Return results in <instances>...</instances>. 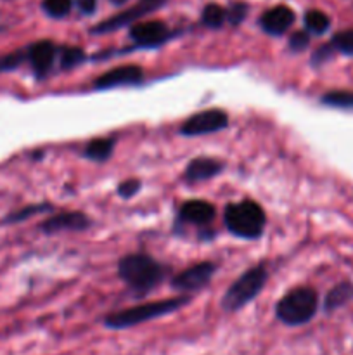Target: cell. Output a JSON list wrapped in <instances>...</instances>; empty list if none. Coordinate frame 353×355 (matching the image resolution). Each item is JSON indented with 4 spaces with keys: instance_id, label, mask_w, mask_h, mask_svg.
I'll return each mask as SVG.
<instances>
[{
    "instance_id": "cell-1",
    "label": "cell",
    "mask_w": 353,
    "mask_h": 355,
    "mask_svg": "<svg viewBox=\"0 0 353 355\" xmlns=\"http://www.w3.org/2000/svg\"><path fill=\"white\" fill-rule=\"evenodd\" d=\"M118 274L121 279L137 293H147L158 286L165 277V269L152 257L144 253L123 257L118 263Z\"/></svg>"
},
{
    "instance_id": "cell-2",
    "label": "cell",
    "mask_w": 353,
    "mask_h": 355,
    "mask_svg": "<svg viewBox=\"0 0 353 355\" xmlns=\"http://www.w3.org/2000/svg\"><path fill=\"white\" fill-rule=\"evenodd\" d=\"M190 302L189 297H175L166 298V300L149 302V304L137 305V307L125 309V311L114 312V314L107 315L106 326L111 329H125L132 328V326L142 324V322L152 321L156 318H163L166 314L179 311V309L185 307Z\"/></svg>"
},
{
    "instance_id": "cell-3",
    "label": "cell",
    "mask_w": 353,
    "mask_h": 355,
    "mask_svg": "<svg viewBox=\"0 0 353 355\" xmlns=\"http://www.w3.org/2000/svg\"><path fill=\"white\" fill-rule=\"evenodd\" d=\"M225 225L232 234L239 238L255 239L260 238L265 229V211L258 203L251 200L239 201V203H230L225 208L224 214Z\"/></svg>"
},
{
    "instance_id": "cell-4",
    "label": "cell",
    "mask_w": 353,
    "mask_h": 355,
    "mask_svg": "<svg viewBox=\"0 0 353 355\" xmlns=\"http://www.w3.org/2000/svg\"><path fill=\"white\" fill-rule=\"evenodd\" d=\"M318 298L311 288H296L279 300L275 314L287 326H300L310 321L317 312Z\"/></svg>"
},
{
    "instance_id": "cell-5",
    "label": "cell",
    "mask_w": 353,
    "mask_h": 355,
    "mask_svg": "<svg viewBox=\"0 0 353 355\" xmlns=\"http://www.w3.org/2000/svg\"><path fill=\"white\" fill-rule=\"evenodd\" d=\"M266 277H269V272H266L265 266H256L246 270L225 291L224 298H221V307L228 312H234L242 309L244 305H248L263 290V286L266 283Z\"/></svg>"
},
{
    "instance_id": "cell-6",
    "label": "cell",
    "mask_w": 353,
    "mask_h": 355,
    "mask_svg": "<svg viewBox=\"0 0 353 355\" xmlns=\"http://www.w3.org/2000/svg\"><path fill=\"white\" fill-rule=\"evenodd\" d=\"M165 2L166 0H138L134 7L116 14V16L109 17V19L102 21V23L96 24L90 31L96 35H104V33H111V31H116L120 30V28L135 23V21L147 16V14L154 12V10H158L159 7L165 6Z\"/></svg>"
},
{
    "instance_id": "cell-7",
    "label": "cell",
    "mask_w": 353,
    "mask_h": 355,
    "mask_svg": "<svg viewBox=\"0 0 353 355\" xmlns=\"http://www.w3.org/2000/svg\"><path fill=\"white\" fill-rule=\"evenodd\" d=\"M227 125V113H224L221 110H206L187 118L183 121L182 128H180V134L187 135V137H197V135H206L218 130H224Z\"/></svg>"
},
{
    "instance_id": "cell-8",
    "label": "cell",
    "mask_w": 353,
    "mask_h": 355,
    "mask_svg": "<svg viewBox=\"0 0 353 355\" xmlns=\"http://www.w3.org/2000/svg\"><path fill=\"white\" fill-rule=\"evenodd\" d=\"M170 37H173V33L161 21L135 23L130 28V38L137 47H158V45L165 44Z\"/></svg>"
},
{
    "instance_id": "cell-9",
    "label": "cell",
    "mask_w": 353,
    "mask_h": 355,
    "mask_svg": "<svg viewBox=\"0 0 353 355\" xmlns=\"http://www.w3.org/2000/svg\"><path fill=\"white\" fill-rule=\"evenodd\" d=\"M217 266L211 262H199L180 272L172 281V286L179 291H197L206 286L213 277Z\"/></svg>"
},
{
    "instance_id": "cell-10",
    "label": "cell",
    "mask_w": 353,
    "mask_h": 355,
    "mask_svg": "<svg viewBox=\"0 0 353 355\" xmlns=\"http://www.w3.org/2000/svg\"><path fill=\"white\" fill-rule=\"evenodd\" d=\"M144 78V71L141 66L127 64V66H116V68L109 69L99 78H96L93 85L96 89H114V87H127V85H137Z\"/></svg>"
},
{
    "instance_id": "cell-11",
    "label": "cell",
    "mask_w": 353,
    "mask_h": 355,
    "mask_svg": "<svg viewBox=\"0 0 353 355\" xmlns=\"http://www.w3.org/2000/svg\"><path fill=\"white\" fill-rule=\"evenodd\" d=\"M90 225V218L80 211H64V214L54 215L47 218L40 225L45 234H55L61 231H83Z\"/></svg>"
},
{
    "instance_id": "cell-12",
    "label": "cell",
    "mask_w": 353,
    "mask_h": 355,
    "mask_svg": "<svg viewBox=\"0 0 353 355\" xmlns=\"http://www.w3.org/2000/svg\"><path fill=\"white\" fill-rule=\"evenodd\" d=\"M55 58V45L48 40L35 42L26 51V59L30 61L35 75L45 76L52 68Z\"/></svg>"
},
{
    "instance_id": "cell-13",
    "label": "cell",
    "mask_w": 353,
    "mask_h": 355,
    "mask_svg": "<svg viewBox=\"0 0 353 355\" xmlns=\"http://www.w3.org/2000/svg\"><path fill=\"white\" fill-rule=\"evenodd\" d=\"M294 12L286 6H277L269 9L260 19L263 30L270 35H282L293 26Z\"/></svg>"
},
{
    "instance_id": "cell-14",
    "label": "cell",
    "mask_w": 353,
    "mask_h": 355,
    "mask_svg": "<svg viewBox=\"0 0 353 355\" xmlns=\"http://www.w3.org/2000/svg\"><path fill=\"white\" fill-rule=\"evenodd\" d=\"M215 217V208L211 207L208 201L203 200H192L185 201L180 208V218L183 222H189V224L196 225H204L210 224Z\"/></svg>"
},
{
    "instance_id": "cell-15",
    "label": "cell",
    "mask_w": 353,
    "mask_h": 355,
    "mask_svg": "<svg viewBox=\"0 0 353 355\" xmlns=\"http://www.w3.org/2000/svg\"><path fill=\"white\" fill-rule=\"evenodd\" d=\"M221 172V163L211 158H196L187 165L185 172H183V179L187 182H201V180H208L211 177Z\"/></svg>"
},
{
    "instance_id": "cell-16",
    "label": "cell",
    "mask_w": 353,
    "mask_h": 355,
    "mask_svg": "<svg viewBox=\"0 0 353 355\" xmlns=\"http://www.w3.org/2000/svg\"><path fill=\"white\" fill-rule=\"evenodd\" d=\"M114 144H116V141L111 137L93 139V141H90L89 144L85 146V149H83V155H85L89 159H92V162L102 163V162H106L111 155H113Z\"/></svg>"
},
{
    "instance_id": "cell-17",
    "label": "cell",
    "mask_w": 353,
    "mask_h": 355,
    "mask_svg": "<svg viewBox=\"0 0 353 355\" xmlns=\"http://www.w3.org/2000/svg\"><path fill=\"white\" fill-rule=\"evenodd\" d=\"M353 298V284L352 283H341L338 286L332 288L329 295L325 297V311H334V309L343 307L346 302Z\"/></svg>"
},
{
    "instance_id": "cell-18",
    "label": "cell",
    "mask_w": 353,
    "mask_h": 355,
    "mask_svg": "<svg viewBox=\"0 0 353 355\" xmlns=\"http://www.w3.org/2000/svg\"><path fill=\"white\" fill-rule=\"evenodd\" d=\"M305 26L308 31L315 35H322L329 30L331 26V19L327 17V14H324L322 10L311 9L305 14Z\"/></svg>"
},
{
    "instance_id": "cell-19",
    "label": "cell",
    "mask_w": 353,
    "mask_h": 355,
    "mask_svg": "<svg viewBox=\"0 0 353 355\" xmlns=\"http://www.w3.org/2000/svg\"><path fill=\"white\" fill-rule=\"evenodd\" d=\"M201 21L208 28H221V24L227 21V10L218 3H208L201 12Z\"/></svg>"
},
{
    "instance_id": "cell-20",
    "label": "cell",
    "mask_w": 353,
    "mask_h": 355,
    "mask_svg": "<svg viewBox=\"0 0 353 355\" xmlns=\"http://www.w3.org/2000/svg\"><path fill=\"white\" fill-rule=\"evenodd\" d=\"M322 103L327 106L343 107V110H353V92L348 90H332V92L324 94Z\"/></svg>"
},
{
    "instance_id": "cell-21",
    "label": "cell",
    "mask_w": 353,
    "mask_h": 355,
    "mask_svg": "<svg viewBox=\"0 0 353 355\" xmlns=\"http://www.w3.org/2000/svg\"><path fill=\"white\" fill-rule=\"evenodd\" d=\"M73 0H44L42 2V7H44L45 14L51 17H64L68 16L69 10H71Z\"/></svg>"
},
{
    "instance_id": "cell-22",
    "label": "cell",
    "mask_w": 353,
    "mask_h": 355,
    "mask_svg": "<svg viewBox=\"0 0 353 355\" xmlns=\"http://www.w3.org/2000/svg\"><path fill=\"white\" fill-rule=\"evenodd\" d=\"M85 61V52L78 47H62L61 49V68L71 69Z\"/></svg>"
},
{
    "instance_id": "cell-23",
    "label": "cell",
    "mask_w": 353,
    "mask_h": 355,
    "mask_svg": "<svg viewBox=\"0 0 353 355\" xmlns=\"http://www.w3.org/2000/svg\"><path fill=\"white\" fill-rule=\"evenodd\" d=\"M331 45L334 51L343 52V54L353 55V30L339 31L332 37Z\"/></svg>"
},
{
    "instance_id": "cell-24",
    "label": "cell",
    "mask_w": 353,
    "mask_h": 355,
    "mask_svg": "<svg viewBox=\"0 0 353 355\" xmlns=\"http://www.w3.org/2000/svg\"><path fill=\"white\" fill-rule=\"evenodd\" d=\"M24 59H26V51H16L10 52V54L0 55V73L14 71V69L23 64Z\"/></svg>"
},
{
    "instance_id": "cell-25",
    "label": "cell",
    "mask_w": 353,
    "mask_h": 355,
    "mask_svg": "<svg viewBox=\"0 0 353 355\" xmlns=\"http://www.w3.org/2000/svg\"><path fill=\"white\" fill-rule=\"evenodd\" d=\"M45 210H48L47 205H33V207H26L23 208V210L16 211V214L9 215V217L6 218V224H9V222H21L24 220V218L31 217V215L40 214V211H45Z\"/></svg>"
},
{
    "instance_id": "cell-26",
    "label": "cell",
    "mask_w": 353,
    "mask_h": 355,
    "mask_svg": "<svg viewBox=\"0 0 353 355\" xmlns=\"http://www.w3.org/2000/svg\"><path fill=\"white\" fill-rule=\"evenodd\" d=\"M246 14H248V6L242 2H235L232 3L230 9H227V21L235 26V24H239L244 19Z\"/></svg>"
},
{
    "instance_id": "cell-27",
    "label": "cell",
    "mask_w": 353,
    "mask_h": 355,
    "mask_svg": "<svg viewBox=\"0 0 353 355\" xmlns=\"http://www.w3.org/2000/svg\"><path fill=\"white\" fill-rule=\"evenodd\" d=\"M310 44V37H308L307 31H296V33L291 35L289 38V49L293 52H301L308 47Z\"/></svg>"
},
{
    "instance_id": "cell-28",
    "label": "cell",
    "mask_w": 353,
    "mask_h": 355,
    "mask_svg": "<svg viewBox=\"0 0 353 355\" xmlns=\"http://www.w3.org/2000/svg\"><path fill=\"white\" fill-rule=\"evenodd\" d=\"M138 189H141V182L137 179H128L118 186V194L121 198H132L138 193Z\"/></svg>"
},
{
    "instance_id": "cell-29",
    "label": "cell",
    "mask_w": 353,
    "mask_h": 355,
    "mask_svg": "<svg viewBox=\"0 0 353 355\" xmlns=\"http://www.w3.org/2000/svg\"><path fill=\"white\" fill-rule=\"evenodd\" d=\"M332 51H334V49H332L331 44L322 45V47L318 49V51L314 54V59H311V62H314V64H322V62H325L329 58H331Z\"/></svg>"
},
{
    "instance_id": "cell-30",
    "label": "cell",
    "mask_w": 353,
    "mask_h": 355,
    "mask_svg": "<svg viewBox=\"0 0 353 355\" xmlns=\"http://www.w3.org/2000/svg\"><path fill=\"white\" fill-rule=\"evenodd\" d=\"M76 6L83 14H93L97 9V0H76Z\"/></svg>"
},
{
    "instance_id": "cell-31",
    "label": "cell",
    "mask_w": 353,
    "mask_h": 355,
    "mask_svg": "<svg viewBox=\"0 0 353 355\" xmlns=\"http://www.w3.org/2000/svg\"><path fill=\"white\" fill-rule=\"evenodd\" d=\"M111 2H113L114 6H123V3L127 2V0H111Z\"/></svg>"
}]
</instances>
